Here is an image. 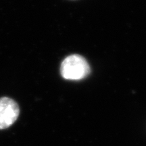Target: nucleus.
<instances>
[{
    "label": "nucleus",
    "mask_w": 146,
    "mask_h": 146,
    "mask_svg": "<svg viewBox=\"0 0 146 146\" xmlns=\"http://www.w3.org/2000/svg\"><path fill=\"white\" fill-rule=\"evenodd\" d=\"M90 72L87 60L80 55L74 54L66 58L60 67V72L65 79L81 80Z\"/></svg>",
    "instance_id": "1"
},
{
    "label": "nucleus",
    "mask_w": 146,
    "mask_h": 146,
    "mask_svg": "<svg viewBox=\"0 0 146 146\" xmlns=\"http://www.w3.org/2000/svg\"><path fill=\"white\" fill-rule=\"evenodd\" d=\"M19 114V106L14 100L7 97L0 98V130L10 127Z\"/></svg>",
    "instance_id": "2"
}]
</instances>
